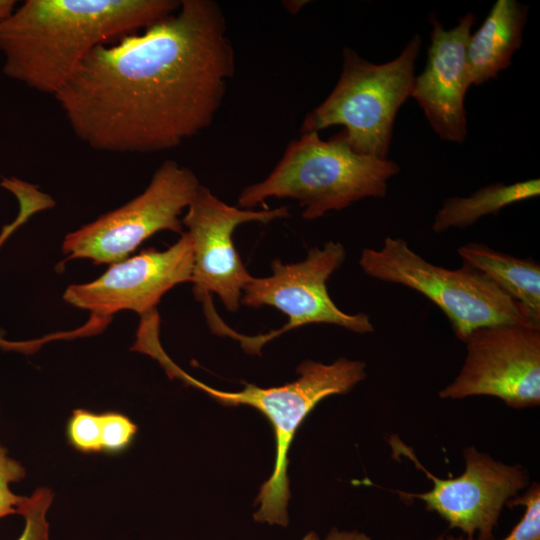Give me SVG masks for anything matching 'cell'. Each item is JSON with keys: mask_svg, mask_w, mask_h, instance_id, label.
I'll list each match as a JSON object with an SVG mask.
<instances>
[{"mask_svg": "<svg viewBox=\"0 0 540 540\" xmlns=\"http://www.w3.org/2000/svg\"><path fill=\"white\" fill-rule=\"evenodd\" d=\"M234 71L220 5L181 0L143 32L95 47L54 97L90 148L154 153L212 124Z\"/></svg>", "mask_w": 540, "mask_h": 540, "instance_id": "cell-1", "label": "cell"}, {"mask_svg": "<svg viewBox=\"0 0 540 540\" xmlns=\"http://www.w3.org/2000/svg\"><path fill=\"white\" fill-rule=\"evenodd\" d=\"M181 0H26L0 21L3 73L55 95L98 45L172 15Z\"/></svg>", "mask_w": 540, "mask_h": 540, "instance_id": "cell-2", "label": "cell"}, {"mask_svg": "<svg viewBox=\"0 0 540 540\" xmlns=\"http://www.w3.org/2000/svg\"><path fill=\"white\" fill-rule=\"evenodd\" d=\"M153 358L160 362L170 377L202 390L223 406H251L269 420L276 441L275 464L255 499L259 508L253 518L259 523L286 527L290 498L288 453L296 431L319 402L331 395L346 394L364 380L366 364L344 357L331 364L306 360L298 366L299 377L293 382L269 388L245 384L241 391L228 392L191 377L176 366L162 348Z\"/></svg>", "mask_w": 540, "mask_h": 540, "instance_id": "cell-3", "label": "cell"}, {"mask_svg": "<svg viewBox=\"0 0 540 540\" xmlns=\"http://www.w3.org/2000/svg\"><path fill=\"white\" fill-rule=\"evenodd\" d=\"M399 171L395 161L353 151L344 131L326 141L318 132L304 133L289 143L268 177L244 188L238 204L249 209L272 197L296 199L302 217L314 220L364 198H384Z\"/></svg>", "mask_w": 540, "mask_h": 540, "instance_id": "cell-4", "label": "cell"}, {"mask_svg": "<svg viewBox=\"0 0 540 540\" xmlns=\"http://www.w3.org/2000/svg\"><path fill=\"white\" fill-rule=\"evenodd\" d=\"M420 48L421 37L416 34L395 59L383 64L345 48L335 87L305 117L301 134L342 125L353 151L387 159L397 112L411 96Z\"/></svg>", "mask_w": 540, "mask_h": 540, "instance_id": "cell-5", "label": "cell"}, {"mask_svg": "<svg viewBox=\"0 0 540 540\" xmlns=\"http://www.w3.org/2000/svg\"><path fill=\"white\" fill-rule=\"evenodd\" d=\"M359 265L370 277L411 288L436 304L465 342L477 329L504 324L540 327L528 311L483 273L463 262L458 269L434 265L402 238L363 249Z\"/></svg>", "mask_w": 540, "mask_h": 540, "instance_id": "cell-6", "label": "cell"}, {"mask_svg": "<svg viewBox=\"0 0 540 540\" xmlns=\"http://www.w3.org/2000/svg\"><path fill=\"white\" fill-rule=\"evenodd\" d=\"M345 258V247L329 241L323 248L309 250L303 261L284 264L275 259L271 262V276L251 279L243 289L241 302L254 308L272 306L287 315L288 321L277 330L256 336L242 335L220 318L214 305L203 309L208 326L214 334L238 340L251 354H260L262 346L277 336L313 323L332 324L359 334L371 333L374 327L367 314L345 313L329 296L327 280Z\"/></svg>", "mask_w": 540, "mask_h": 540, "instance_id": "cell-7", "label": "cell"}, {"mask_svg": "<svg viewBox=\"0 0 540 540\" xmlns=\"http://www.w3.org/2000/svg\"><path fill=\"white\" fill-rule=\"evenodd\" d=\"M200 186L192 170L174 160L164 161L141 194L65 236L62 252L66 261L112 264L128 258L159 231L182 235L180 216Z\"/></svg>", "mask_w": 540, "mask_h": 540, "instance_id": "cell-8", "label": "cell"}, {"mask_svg": "<svg viewBox=\"0 0 540 540\" xmlns=\"http://www.w3.org/2000/svg\"><path fill=\"white\" fill-rule=\"evenodd\" d=\"M388 443L393 457L410 460L433 482L432 489L423 493L390 491L404 502L423 501L426 510L437 513L450 529H459L467 537L478 534L480 540H493L504 506L529 485V474L523 466L502 463L475 446L464 448L465 469L460 476L439 478L421 464L412 447L397 435H391Z\"/></svg>", "mask_w": 540, "mask_h": 540, "instance_id": "cell-9", "label": "cell"}, {"mask_svg": "<svg viewBox=\"0 0 540 540\" xmlns=\"http://www.w3.org/2000/svg\"><path fill=\"white\" fill-rule=\"evenodd\" d=\"M456 378L441 399L492 396L508 407L540 404V327L504 324L475 330Z\"/></svg>", "mask_w": 540, "mask_h": 540, "instance_id": "cell-10", "label": "cell"}, {"mask_svg": "<svg viewBox=\"0 0 540 540\" xmlns=\"http://www.w3.org/2000/svg\"><path fill=\"white\" fill-rule=\"evenodd\" d=\"M288 216L287 207L254 211L230 206L201 185L181 219L193 246L191 282L196 299L217 294L227 310L237 311L253 276L234 246V230L243 223H269Z\"/></svg>", "mask_w": 540, "mask_h": 540, "instance_id": "cell-11", "label": "cell"}, {"mask_svg": "<svg viewBox=\"0 0 540 540\" xmlns=\"http://www.w3.org/2000/svg\"><path fill=\"white\" fill-rule=\"evenodd\" d=\"M193 246L186 231L166 250L154 248L110 264L95 280L69 285L63 299L70 305L89 311L93 317L107 320L123 310L141 317L155 312L162 296L184 282H191Z\"/></svg>", "mask_w": 540, "mask_h": 540, "instance_id": "cell-12", "label": "cell"}, {"mask_svg": "<svg viewBox=\"0 0 540 540\" xmlns=\"http://www.w3.org/2000/svg\"><path fill=\"white\" fill-rule=\"evenodd\" d=\"M429 21L432 29L427 61L414 78L410 97L441 140L462 144L467 137L465 97L471 86L467 45L476 17L468 12L448 30L433 14Z\"/></svg>", "mask_w": 540, "mask_h": 540, "instance_id": "cell-13", "label": "cell"}, {"mask_svg": "<svg viewBox=\"0 0 540 540\" xmlns=\"http://www.w3.org/2000/svg\"><path fill=\"white\" fill-rule=\"evenodd\" d=\"M528 6L516 0H497L482 25L470 35L467 65L470 84L480 86L496 79L512 64L521 47Z\"/></svg>", "mask_w": 540, "mask_h": 540, "instance_id": "cell-14", "label": "cell"}, {"mask_svg": "<svg viewBox=\"0 0 540 540\" xmlns=\"http://www.w3.org/2000/svg\"><path fill=\"white\" fill-rule=\"evenodd\" d=\"M457 251L464 263L483 273L540 323L538 262L498 252L480 243L462 245Z\"/></svg>", "mask_w": 540, "mask_h": 540, "instance_id": "cell-15", "label": "cell"}, {"mask_svg": "<svg viewBox=\"0 0 540 540\" xmlns=\"http://www.w3.org/2000/svg\"><path fill=\"white\" fill-rule=\"evenodd\" d=\"M539 194L540 180L535 178L509 185L498 182L466 197H449L437 211L432 230L442 233L450 228H466L484 216L496 215L506 206L538 197Z\"/></svg>", "mask_w": 540, "mask_h": 540, "instance_id": "cell-16", "label": "cell"}, {"mask_svg": "<svg viewBox=\"0 0 540 540\" xmlns=\"http://www.w3.org/2000/svg\"><path fill=\"white\" fill-rule=\"evenodd\" d=\"M510 507H525L520 521L501 540H540V486L532 483L522 496H516L507 503ZM435 540H480L473 537L439 536Z\"/></svg>", "mask_w": 540, "mask_h": 540, "instance_id": "cell-17", "label": "cell"}, {"mask_svg": "<svg viewBox=\"0 0 540 540\" xmlns=\"http://www.w3.org/2000/svg\"><path fill=\"white\" fill-rule=\"evenodd\" d=\"M67 438L77 450L85 453L101 451V415L75 409L67 423Z\"/></svg>", "mask_w": 540, "mask_h": 540, "instance_id": "cell-18", "label": "cell"}, {"mask_svg": "<svg viewBox=\"0 0 540 540\" xmlns=\"http://www.w3.org/2000/svg\"><path fill=\"white\" fill-rule=\"evenodd\" d=\"M53 497V492L48 487H39L28 497L21 512L25 518V527L17 540H49L46 515Z\"/></svg>", "mask_w": 540, "mask_h": 540, "instance_id": "cell-19", "label": "cell"}, {"mask_svg": "<svg viewBox=\"0 0 540 540\" xmlns=\"http://www.w3.org/2000/svg\"><path fill=\"white\" fill-rule=\"evenodd\" d=\"M25 475L22 464L10 457L0 444V518L11 514L21 515L28 497L13 493L10 484L22 480Z\"/></svg>", "mask_w": 540, "mask_h": 540, "instance_id": "cell-20", "label": "cell"}, {"mask_svg": "<svg viewBox=\"0 0 540 540\" xmlns=\"http://www.w3.org/2000/svg\"><path fill=\"white\" fill-rule=\"evenodd\" d=\"M101 415V451L115 454L127 449L137 433V425L127 416L106 412Z\"/></svg>", "mask_w": 540, "mask_h": 540, "instance_id": "cell-21", "label": "cell"}, {"mask_svg": "<svg viewBox=\"0 0 540 540\" xmlns=\"http://www.w3.org/2000/svg\"><path fill=\"white\" fill-rule=\"evenodd\" d=\"M300 540H372L367 534L357 530H339L333 527L329 533L321 538L314 531L308 532Z\"/></svg>", "mask_w": 540, "mask_h": 540, "instance_id": "cell-22", "label": "cell"}, {"mask_svg": "<svg viewBox=\"0 0 540 540\" xmlns=\"http://www.w3.org/2000/svg\"><path fill=\"white\" fill-rule=\"evenodd\" d=\"M30 216V214L25 211V210H20V214L18 216V218L9 226H6L3 231H2V234L0 235V245L2 244V242L8 237V235L18 226L20 225L22 222H24L28 217Z\"/></svg>", "mask_w": 540, "mask_h": 540, "instance_id": "cell-23", "label": "cell"}, {"mask_svg": "<svg viewBox=\"0 0 540 540\" xmlns=\"http://www.w3.org/2000/svg\"><path fill=\"white\" fill-rule=\"evenodd\" d=\"M15 0H0V21L6 19L16 8Z\"/></svg>", "mask_w": 540, "mask_h": 540, "instance_id": "cell-24", "label": "cell"}, {"mask_svg": "<svg viewBox=\"0 0 540 540\" xmlns=\"http://www.w3.org/2000/svg\"><path fill=\"white\" fill-rule=\"evenodd\" d=\"M305 3H308V1L292 0L284 2V6L289 12H291L292 14H296L305 5Z\"/></svg>", "mask_w": 540, "mask_h": 540, "instance_id": "cell-25", "label": "cell"}, {"mask_svg": "<svg viewBox=\"0 0 540 540\" xmlns=\"http://www.w3.org/2000/svg\"><path fill=\"white\" fill-rule=\"evenodd\" d=\"M0 342H2V341L0 340Z\"/></svg>", "mask_w": 540, "mask_h": 540, "instance_id": "cell-26", "label": "cell"}]
</instances>
